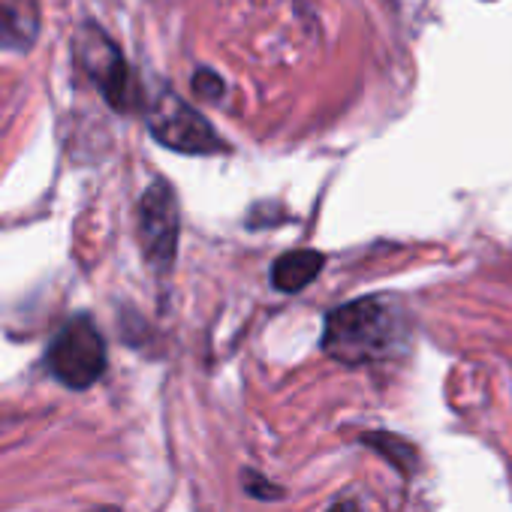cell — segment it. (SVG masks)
<instances>
[{
    "label": "cell",
    "mask_w": 512,
    "mask_h": 512,
    "mask_svg": "<svg viewBox=\"0 0 512 512\" xmlns=\"http://www.w3.org/2000/svg\"><path fill=\"white\" fill-rule=\"evenodd\" d=\"M404 347V320L398 308L380 296L356 299L329 314L323 350L341 365H371Z\"/></svg>",
    "instance_id": "obj_1"
},
{
    "label": "cell",
    "mask_w": 512,
    "mask_h": 512,
    "mask_svg": "<svg viewBox=\"0 0 512 512\" xmlns=\"http://www.w3.org/2000/svg\"><path fill=\"white\" fill-rule=\"evenodd\" d=\"M46 368L67 389H88L106 371V341L88 314L73 317L55 335L46 353Z\"/></svg>",
    "instance_id": "obj_2"
},
{
    "label": "cell",
    "mask_w": 512,
    "mask_h": 512,
    "mask_svg": "<svg viewBox=\"0 0 512 512\" xmlns=\"http://www.w3.org/2000/svg\"><path fill=\"white\" fill-rule=\"evenodd\" d=\"M148 130L160 145H166L178 154H220V151H226V142L214 133V127L172 91H163L151 100Z\"/></svg>",
    "instance_id": "obj_3"
},
{
    "label": "cell",
    "mask_w": 512,
    "mask_h": 512,
    "mask_svg": "<svg viewBox=\"0 0 512 512\" xmlns=\"http://www.w3.org/2000/svg\"><path fill=\"white\" fill-rule=\"evenodd\" d=\"M76 58L88 79L100 88L106 103L118 112H130L136 106V85L121 49L97 28L82 25L76 34Z\"/></svg>",
    "instance_id": "obj_4"
},
{
    "label": "cell",
    "mask_w": 512,
    "mask_h": 512,
    "mask_svg": "<svg viewBox=\"0 0 512 512\" xmlns=\"http://www.w3.org/2000/svg\"><path fill=\"white\" fill-rule=\"evenodd\" d=\"M178 232H181V211L178 196L169 181L157 178L139 199V241L145 260L157 272H169L178 253Z\"/></svg>",
    "instance_id": "obj_5"
},
{
    "label": "cell",
    "mask_w": 512,
    "mask_h": 512,
    "mask_svg": "<svg viewBox=\"0 0 512 512\" xmlns=\"http://www.w3.org/2000/svg\"><path fill=\"white\" fill-rule=\"evenodd\" d=\"M326 266V256L317 250H290L275 263L272 281L281 293H299L305 290Z\"/></svg>",
    "instance_id": "obj_6"
},
{
    "label": "cell",
    "mask_w": 512,
    "mask_h": 512,
    "mask_svg": "<svg viewBox=\"0 0 512 512\" xmlns=\"http://www.w3.org/2000/svg\"><path fill=\"white\" fill-rule=\"evenodd\" d=\"M362 443L371 446L374 452H380L386 461H392V467H398L404 476H413V470H416V446H410L407 440H401L395 434H386V431H371V434H362Z\"/></svg>",
    "instance_id": "obj_7"
},
{
    "label": "cell",
    "mask_w": 512,
    "mask_h": 512,
    "mask_svg": "<svg viewBox=\"0 0 512 512\" xmlns=\"http://www.w3.org/2000/svg\"><path fill=\"white\" fill-rule=\"evenodd\" d=\"M241 482H244V491H247L250 497H256V500H278V497L284 494L275 482L263 479L256 470H244Z\"/></svg>",
    "instance_id": "obj_8"
},
{
    "label": "cell",
    "mask_w": 512,
    "mask_h": 512,
    "mask_svg": "<svg viewBox=\"0 0 512 512\" xmlns=\"http://www.w3.org/2000/svg\"><path fill=\"white\" fill-rule=\"evenodd\" d=\"M193 91H196V97H202V100H220L223 91H226V85H223V79H220L217 73L199 70V73L193 76Z\"/></svg>",
    "instance_id": "obj_9"
},
{
    "label": "cell",
    "mask_w": 512,
    "mask_h": 512,
    "mask_svg": "<svg viewBox=\"0 0 512 512\" xmlns=\"http://www.w3.org/2000/svg\"><path fill=\"white\" fill-rule=\"evenodd\" d=\"M329 512H359V506H356V500H341V503H335Z\"/></svg>",
    "instance_id": "obj_10"
},
{
    "label": "cell",
    "mask_w": 512,
    "mask_h": 512,
    "mask_svg": "<svg viewBox=\"0 0 512 512\" xmlns=\"http://www.w3.org/2000/svg\"><path fill=\"white\" fill-rule=\"evenodd\" d=\"M106 512H118V509H106Z\"/></svg>",
    "instance_id": "obj_11"
}]
</instances>
